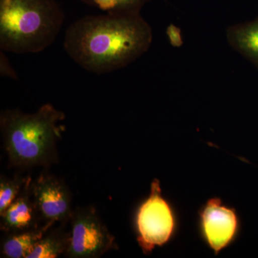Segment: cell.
<instances>
[{
    "mask_svg": "<svg viewBox=\"0 0 258 258\" xmlns=\"http://www.w3.org/2000/svg\"><path fill=\"white\" fill-rule=\"evenodd\" d=\"M153 32L139 13L90 15L67 29L63 47L83 69L106 74L137 60L152 45Z\"/></svg>",
    "mask_w": 258,
    "mask_h": 258,
    "instance_id": "1",
    "label": "cell"
},
{
    "mask_svg": "<svg viewBox=\"0 0 258 258\" xmlns=\"http://www.w3.org/2000/svg\"><path fill=\"white\" fill-rule=\"evenodd\" d=\"M63 112L50 103L35 113L8 109L0 115V129L10 165L48 167L57 161V143L64 127Z\"/></svg>",
    "mask_w": 258,
    "mask_h": 258,
    "instance_id": "2",
    "label": "cell"
},
{
    "mask_svg": "<svg viewBox=\"0 0 258 258\" xmlns=\"http://www.w3.org/2000/svg\"><path fill=\"white\" fill-rule=\"evenodd\" d=\"M64 18L56 0H0V50L42 52L55 42Z\"/></svg>",
    "mask_w": 258,
    "mask_h": 258,
    "instance_id": "3",
    "label": "cell"
},
{
    "mask_svg": "<svg viewBox=\"0 0 258 258\" xmlns=\"http://www.w3.org/2000/svg\"><path fill=\"white\" fill-rule=\"evenodd\" d=\"M134 227L137 242L145 254L175 238L179 217L176 209L163 196L159 179L153 180L149 197L137 208Z\"/></svg>",
    "mask_w": 258,
    "mask_h": 258,
    "instance_id": "4",
    "label": "cell"
},
{
    "mask_svg": "<svg viewBox=\"0 0 258 258\" xmlns=\"http://www.w3.org/2000/svg\"><path fill=\"white\" fill-rule=\"evenodd\" d=\"M70 223L71 236L64 257L97 258L117 248L115 237L93 207L76 208Z\"/></svg>",
    "mask_w": 258,
    "mask_h": 258,
    "instance_id": "5",
    "label": "cell"
},
{
    "mask_svg": "<svg viewBox=\"0 0 258 258\" xmlns=\"http://www.w3.org/2000/svg\"><path fill=\"white\" fill-rule=\"evenodd\" d=\"M198 227L204 243L217 255L237 240L241 220L235 208L213 198L199 209Z\"/></svg>",
    "mask_w": 258,
    "mask_h": 258,
    "instance_id": "6",
    "label": "cell"
},
{
    "mask_svg": "<svg viewBox=\"0 0 258 258\" xmlns=\"http://www.w3.org/2000/svg\"><path fill=\"white\" fill-rule=\"evenodd\" d=\"M30 192L42 224L53 226L70 222L74 210L71 191L63 181L42 173L32 180Z\"/></svg>",
    "mask_w": 258,
    "mask_h": 258,
    "instance_id": "7",
    "label": "cell"
},
{
    "mask_svg": "<svg viewBox=\"0 0 258 258\" xmlns=\"http://www.w3.org/2000/svg\"><path fill=\"white\" fill-rule=\"evenodd\" d=\"M32 179L29 176L26 184L14 202L0 215V228L5 233L37 228L42 223L30 192Z\"/></svg>",
    "mask_w": 258,
    "mask_h": 258,
    "instance_id": "8",
    "label": "cell"
},
{
    "mask_svg": "<svg viewBox=\"0 0 258 258\" xmlns=\"http://www.w3.org/2000/svg\"><path fill=\"white\" fill-rule=\"evenodd\" d=\"M227 42L258 69V18L231 25L226 30Z\"/></svg>",
    "mask_w": 258,
    "mask_h": 258,
    "instance_id": "9",
    "label": "cell"
},
{
    "mask_svg": "<svg viewBox=\"0 0 258 258\" xmlns=\"http://www.w3.org/2000/svg\"><path fill=\"white\" fill-rule=\"evenodd\" d=\"M52 225L44 224L37 228L5 233L1 241V257L26 258L34 246Z\"/></svg>",
    "mask_w": 258,
    "mask_h": 258,
    "instance_id": "10",
    "label": "cell"
},
{
    "mask_svg": "<svg viewBox=\"0 0 258 258\" xmlns=\"http://www.w3.org/2000/svg\"><path fill=\"white\" fill-rule=\"evenodd\" d=\"M68 224L53 225L34 246L26 258H56L64 255L69 247L71 231Z\"/></svg>",
    "mask_w": 258,
    "mask_h": 258,
    "instance_id": "11",
    "label": "cell"
},
{
    "mask_svg": "<svg viewBox=\"0 0 258 258\" xmlns=\"http://www.w3.org/2000/svg\"><path fill=\"white\" fill-rule=\"evenodd\" d=\"M85 4L98 8L107 14L123 15L141 13L151 0H81Z\"/></svg>",
    "mask_w": 258,
    "mask_h": 258,
    "instance_id": "12",
    "label": "cell"
},
{
    "mask_svg": "<svg viewBox=\"0 0 258 258\" xmlns=\"http://www.w3.org/2000/svg\"><path fill=\"white\" fill-rule=\"evenodd\" d=\"M28 177L15 175L13 178H0V215L15 201L28 181Z\"/></svg>",
    "mask_w": 258,
    "mask_h": 258,
    "instance_id": "13",
    "label": "cell"
},
{
    "mask_svg": "<svg viewBox=\"0 0 258 258\" xmlns=\"http://www.w3.org/2000/svg\"><path fill=\"white\" fill-rule=\"evenodd\" d=\"M0 75L2 77L18 80V76L4 51L0 52Z\"/></svg>",
    "mask_w": 258,
    "mask_h": 258,
    "instance_id": "14",
    "label": "cell"
},
{
    "mask_svg": "<svg viewBox=\"0 0 258 258\" xmlns=\"http://www.w3.org/2000/svg\"><path fill=\"white\" fill-rule=\"evenodd\" d=\"M166 36L171 46L181 47L184 44L181 29L178 28L174 24L168 25L166 30Z\"/></svg>",
    "mask_w": 258,
    "mask_h": 258,
    "instance_id": "15",
    "label": "cell"
}]
</instances>
